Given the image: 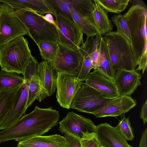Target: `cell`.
<instances>
[{"label":"cell","mask_w":147,"mask_h":147,"mask_svg":"<svg viewBox=\"0 0 147 147\" xmlns=\"http://www.w3.org/2000/svg\"><path fill=\"white\" fill-rule=\"evenodd\" d=\"M60 118L59 111L51 107L42 108L36 106L10 127L0 131L1 142L14 140L18 142L30 137L42 136L56 126Z\"/></svg>","instance_id":"obj_1"},{"label":"cell","mask_w":147,"mask_h":147,"mask_svg":"<svg viewBox=\"0 0 147 147\" xmlns=\"http://www.w3.org/2000/svg\"><path fill=\"white\" fill-rule=\"evenodd\" d=\"M147 6L135 4L123 15L129 29L131 50L138 66L135 70H142V74L147 69Z\"/></svg>","instance_id":"obj_2"},{"label":"cell","mask_w":147,"mask_h":147,"mask_svg":"<svg viewBox=\"0 0 147 147\" xmlns=\"http://www.w3.org/2000/svg\"><path fill=\"white\" fill-rule=\"evenodd\" d=\"M28 43L23 36L0 46V66L2 70L24 75L30 57Z\"/></svg>","instance_id":"obj_3"},{"label":"cell","mask_w":147,"mask_h":147,"mask_svg":"<svg viewBox=\"0 0 147 147\" xmlns=\"http://www.w3.org/2000/svg\"><path fill=\"white\" fill-rule=\"evenodd\" d=\"M14 11L36 44L42 41L59 43L57 26L43 16L28 9H14Z\"/></svg>","instance_id":"obj_4"},{"label":"cell","mask_w":147,"mask_h":147,"mask_svg":"<svg viewBox=\"0 0 147 147\" xmlns=\"http://www.w3.org/2000/svg\"><path fill=\"white\" fill-rule=\"evenodd\" d=\"M113 69L135 70L137 65L134 60L130 42L123 34L111 31L103 36Z\"/></svg>","instance_id":"obj_5"},{"label":"cell","mask_w":147,"mask_h":147,"mask_svg":"<svg viewBox=\"0 0 147 147\" xmlns=\"http://www.w3.org/2000/svg\"><path fill=\"white\" fill-rule=\"evenodd\" d=\"M29 34L9 4H2L0 16V46L19 37Z\"/></svg>","instance_id":"obj_6"},{"label":"cell","mask_w":147,"mask_h":147,"mask_svg":"<svg viewBox=\"0 0 147 147\" xmlns=\"http://www.w3.org/2000/svg\"><path fill=\"white\" fill-rule=\"evenodd\" d=\"M59 123L58 130L62 134L80 140L95 134L96 126L92 120L73 111L68 112Z\"/></svg>","instance_id":"obj_7"},{"label":"cell","mask_w":147,"mask_h":147,"mask_svg":"<svg viewBox=\"0 0 147 147\" xmlns=\"http://www.w3.org/2000/svg\"><path fill=\"white\" fill-rule=\"evenodd\" d=\"M54 16L59 45L70 50L78 49L84 43L81 30L74 21L59 14Z\"/></svg>","instance_id":"obj_8"},{"label":"cell","mask_w":147,"mask_h":147,"mask_svg":"<svg viewBox=\"0 0 147 147\" xmlns=\"http://www.w3.org/2000/svg\"><path fill=\"white\" fill-rule=\"evenodd\" d=\"M108 99L94 88L83 83L73 99L71 108L91 114L104 107Z\"/></svg>","instance_id":"obj_9"},{"label":"cell","mask_w":147,"mask_h":147,"mask_svg":"<svg viewBox=\"0 0 147 147\" xmlns=\"http://www.w3.org/2000/svg\"><path fill=\"white\" fill-rule=\"evenodd\" d=\"M82 61V56L79 48L73 50L59 45L55 58L50 63L57 73H65L77 76Z\"/></svg>","instance_id":"obj_10"},{"label":"cell","mask_w":147,"mask_h":147,"mask_svg":"<svg viewBox=\"0 0 147 147\" xmlns=\"http://www.w3.org/2000/svg\"><path fill=\"white\" fill-rule=\"evenodd\" d=\"M83 83L77 76L65 73H57L56 98L61 107L70 109L73 99Z\"/></svg>","instance_id":"obj_11"},{"label":"cell","mask_w":147,"mask_h":147,"mask_svg":"<svg viewBox=\"0 0 147 147\" xmlns=\"http://www.w3.org/2000/svg\"><path fill=\"white\" fill-rule=\"evenodd\" d=\"M36 75L38 78L40 89L37 100L41 102L55 92L57 73L51 63L44 60L39 63Z\"/></svg>","instance_id":"obj_12"},{"label":"cell","mask_w":147,"mask_h":147,"mask_svg":"<svg viewBox=\"0 0 147 147\" xmlns=\"http://www.w3.org/2000/svg\"><path fill=\"white\" fill-rule=\"evenodd\" d=\"M136 105V100L130 96H119L108 99L104 107L91 114L97 118L116 117L128 112Z\"/></svg>","instance_id":"obj_13"},{"label":"cell","mask_w":147,"mask_h":147,"mask_svg":"<svg viewBox=\"0 0 147 147\" xmlns=\"http://www.w3.org/2000/svg\"><path fill=\"white\" fill-rule=\"evenodd\" d=\"M84 81L85 84L95 89L106 99L119 96L115 82L97 69L90 73Z\"/></svg>","instance_id":"obj_14"},{"label":"cell","mask_w":147,"mask_h":147,"mask_svg":"<svg viewBox=\"0 0 147 147\" xmlns=\"http://www.w3.org/2000/svg\"><path fill=\"white\" fill-rule=\"evenodd\" d=\"M95 134L101 147H133L128 143L116 127L108 123L96 126Z\"/></svg>","instance_id":"obj_15"},{"label":"cell","mask_w":147,"mask_h":147,"mask_svg":"<svg viewBox=\"0 0 147 147\" xmlns=\"http://www.w3.org/2000/svg\"><path fill=\"white\" fill-rule=\"evenodd\" d=\"M141 75L135 70L120 69L117 71L114 82L119 96H130L141 85Z\"/></svg>","instance_id":"obj_16"},{"label":"cell","mask_w":147,"mask_h":147,"mask_svg":"<svg viewBox=\"0 0 147 147\" xmlns=\"http://www.w3.org/2000/svg\"><path fill=\"white\" fill-rule=\"evenodd\" d=\"M28 90L26 83L16 92L14 102L7 116L0 127V130L7 129L14 124L22 116L28 108Z\"/></svg>","instance_id":"obj_17"},{"label":"cell","mask_w":147,"mask_h":147,"mask_svg":"<svg viewBox=\"0 0 147 147\" xmlns=\"http://www.w3.org/2000/svg\"><path fill=\"white\" fill-rule=\"evenodd\" d=\"M17 147H68L64 137L59 135L30 137L18 142Z\"/></svg>","instance_id":"obj_18"},{"label":"cell","mask_w":147,"mask_h":147,"mask_svg":"<svg viewBox=\"0 0 147 147\" xmlns=\"http://www.w3.org/2000/svg\"><path fill=\"white\" fill-rule=\"evenodd\" d=\"M0 2L9 4L14 9H28L41 15L54 12L47 0H0Z\"/></svg>","instance_id":"obj_19"},{"label":"cell","mask_w":147,"mask_h":147,"mask_svg":"<svg viewBox=\"0 0 147 147\" xmlns=\"http://www.w3.org/2000/svg\"><path fill=\"white\" fill-rule=\"evenodd\" d=\"M86 39L85 42L79 48L82 56V61L80 71L77 77L82 82L85 80L92 69H96L92 64L90 54L97 42L94 38L87 37Z\"/></svg>","instance_id":"obj_20"},{"label":"cell","mask_w":147,"mask_h":147,"mask_svg":"<svg viewBox=\"0 0 147 147\" xmlns=\"http://www.w3.org/2000/svg\"><path fill=\"white\" fill-rule=\"evenodd\" d=\"M69 9L73 10L82 18L93 27L96 33L97 29L93 19V12L94 4L91 0H68Z\"/></svg>","instance_id":"obj_21"},{"label":"cell","mask_w":147,"mask_h":147,"mask_svg":"<svg viewBox=\"0 0 147 147\" xmlns=\"http://www.w3.org/2000/svg\"><path fill=\"white\" fill-rule=\"evenodd\" d=\"M24 83L23 77L16 73L0 71V93L15 92Z\"/></svg>","instance_id":"obj_22"},{"label":"cell","mask_w":147,"mask_h":147,"mask_svg":"<svg viewBox=\"0 0 147 147\" xmlns=\"http://www.w3.org/2000/svg\"><path fill=\"white\" fill-rule=\"evenodd\" d=\"M99 48L100 56L98 65L96 69L114 81L116 71L113 68L105 42L103 36L101 35L100 36Z\"/></svg>","instance_id":"obj_23"},{"label":"cell","mask_w":147,"mask_h":147,"mask_svg":"<svg viewBox=\"0 0 147 147\" xmlns=\"http://www.w3.org/2000/svg\"><path fill=\"white\" fill-rule=\"evenodd\" d=\"M93 12V19L97 29V34L102 36L112 31L113 27L112 21L109 18L107 13L95 1Z\"/></svg>","instance_id":"obj_24"},{"label":"cell","mask_w":147,"mask_h":147,"mask_svg":"<svg viewBox=\"0 0 147 147\" xmlns=\"http://www.w3.org/2000/svg\"><path fill=\"white\" fill-rule=\"evenodd\" d=\"M40 55L44 60L49 62L53 61L58 53L59 46V43L49 41H42L37 44Z\"/></svg>","instance_id":"obj_25"},{"label":"cell","mask_w":147,"mask_h":147,"mask_svg":"<svg viewBox=\"0 0 147 147\" xmlns=\"http://www.w3.org/2000/svg\"><path fill=\"white\" fill-rule=\"evenodd\" d=\"M15 94L16 92L0 93V127L13 107Z\"/></svg>","instance_id":"obj_26"},{"label":"cell","mask_w":147,"mask_h":147,"mask_svg":"<svg viewBox=\"0 0 147 147\" xmlns=\"http://www.w3.org/2000/svg\"><path fill=\"white\" fill-rule=\"evenodd\" d=\"M107 13L119 14L126 8L129 0H95Z\"/></svg>","instance_id":"obj_27"},{"label":"cell","mask_w":147,"mask_h":147,"mask_svg":"<svg viewBox=\"0 0 147 147\" xmlns=\"http://www.w3.org/2000/svg\"><path fill=\"white\" fill-rule=\"evenodd\" d=\"M25 83L28 90L27 105L28 108L38 96L40 89V83L36 74L33 76L30 81Z\"/></svg>","instance_id":"obj_28"},{"label":"cell","mask_w":147,"mask_h":147,"mask_svg":"<svg viewBox=\"0 0 147 147\" xmlns=\"http://www.w3.org/2000/svg\"><path fill=\"white\" fill-rule=\"evenodd\" d=\"M121 116V120L116 127L127 140L132 141L134 136L129 117L126 118L124 114Z\"/></svg>","instance_id":"obj_29"},{"label":"cell","mask_w":147,"mask_h":147,"mask_svg":"<svg viewBox=\"0 0 147 147\" xmlns=\"http://www.w3.org/2000/svg\"><path fill=\"white\" fill-rule=\"evenodd\" d=\"M111 21L115 25L118 32L120 33L127 38L131 42L129 29L123 15L119 14L114 15L111 18Z\"/></svg>","instance_id":"obj_30"},{"label":"cell","mask_w":147,"mask_h":147,"mask_svg":"<svg viewBox=\"0 0 147 147\" xmlns=\"http://www.w3.org/2000/svg\"><path fill=\"white\" fill-rule=\"evenodd\" d=\"M38 64L36 59L32 55L23 75L25 83L30 81L33 76L36 74Z\"/></svg>","instance_id":"obj_31"},{"label":"cell","mask_w":147,"mask_h":147,"mask_svg":"<svg viewBox=\"0 0 147 147\" xmlns=\"http://www.w3.org/2000/svg\"><path fill=\"white\" fill-rule=\"evenodd\" d=\"M81 147H100L96 134L80 140Z\"/></svg>","instance_id":"obj_32"},{"label":"cell","mask_w":147,"mask_h":147,"mask_svg":"<svg viewBox=\"0 0 147 147\" xmlns=\"http://www.w3.org/2000/svg\"><path fill=\"white\" fill-rule=\"evenodd\" d=\"M99 44L97 45L90 53V57L92 64L96 69L98 65L100 56Z\"/></svg>","instance_id":"obj_33"},{"label":"cell","mask_w":147,"mask_h":147,"mask_svg":"<svg viewBox=\"0 0 147 147\" xmlns=\"http://www.w3.org/2000/svg\"><path fill=\"white\" fill-rule=\"evenodd\" d=\"M68 144V147H81L80 140L72 136L65 135Z\"/></svg>","instance_id":"obj_34"},{"label":"cell","mask_w":147,"mask_h":147,"mask_svg":"<svg viewBox=\"0 0 147 147\" xmlns=\"http://www.w3.org/2000/svg\"><path fill=\"white\" fill-rule=\"evenodd\" d=\"M140 117L142 119L145 124L147 122V100L144 103L140 113Z\"/></svg>","instance_id":"obj_35"},{"label":"cell","mask_w":147,"mask_h":147,"mask_svg":"<svg viewBox=\"0 0 147 147\" xmlns=\"http://www.w3.org/2000/svg\"><path fill=\"white\" fill-rule=\"evenodd\" d=\"M147 129L143 132L139 144V147H147Z\"/></svg>","instance_id":"obj_36"},{"label":"cell","mask_w":147,"mask_h":147,"mask_svg":"<svg viewBox=\"0 0 147 147\" xmlns=\"http://www.w3.org/2000/svg\"><path fill=\"white\" fill-rule=\"evenodd\" d=\"M44 18L50 23L53 24L56 26L55 21H54L53 16L51 14H47L45 16H43Z\"/></svg>","instance_id":"obj_37"},{"label":"cell","mask_w":147,"mask_h":147,"mask_svg":"<svg viewBox=\"0 0 147 147\" xmlns=\"http://www.w3.org/2000/svg\"><path fill=\"white\" fill-rule=\"evenodd\" d=\"M2 4L0 2V16L1 12Z\"/></svg>","instance_id":"obj_38"},{"label":"cell","mask_w":147,"mask_h":147,"mask_svg":"<svg viewBox=\"0 0 147 147\" xmlns=\"http://www.w3.org/2000/svg\"><path fill=\"white\" fill-rule=\"evenodd\" d=\"M1 141H0V144H1Z\"/></svg>","instance_id":"obj_39"},{"label":"cell","mask_w":147,"mask_h":147,"mask_svg":"<svg viewBox=\"0 0 147 147\" xmlns=\"http://www.w3.org/2000/svg\"></svg>","instance_id":"obj_40"},{"label":"cell","mask_w":147,"mask_h":147,"mask_svg":"<svg viewBox=\"0 0 147 147\" xmlns=\"http://www.w3.org/2000/svg\"><path fill=\"white\" fill-rule=\"evenodd\" d=\"M100 147H101V146Z\"/></svg>","instance_id":"obj_41"}]
</instances>
